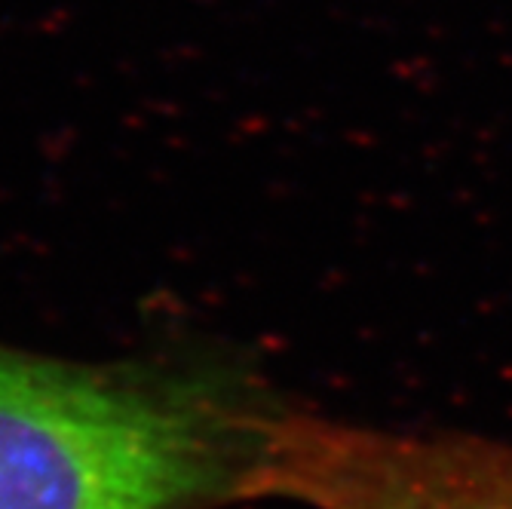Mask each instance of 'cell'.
Instances as JSON below:
<instances>
[{
    "label": "cell",
    "mask_w": 512,
    "mask_h": 509,
    "mask_svg": "<svg viewBox=\"0 0 512 509\" xmlns=\"http://www.w3.org/2000/svg\"><path fill=\"white\" fill-rule=\"evenodd\" d=\"M283 408L218 362H68L0 347V509L246 500Z\"/></svg>",
    "instance_id": "obj_1"
},
{
    "label": "cell",
    "mask_w": 512,
    "mask_h": 509,
    "mask_svg": "<svg viewBox=\"0 0 512 509\" xmlns=\"http://www.w3.org/2000/svg\"><path fill=\"white\" fill-rule=\"evenodd\" d=\"M246 500L310 509H512V439L273 418Z\"/></svg>",
    "instance_id": "obj_2"
}]
</instances>
